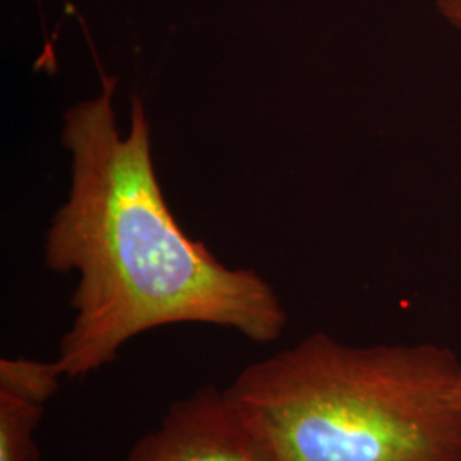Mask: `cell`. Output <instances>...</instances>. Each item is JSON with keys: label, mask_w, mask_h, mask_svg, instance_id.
Returning <instances> with one entry per match:
<instances>
[{"label": "cell", "mask_w": 461, "mask_h": 461, "mask_svg": "<svg viewBox=\"0 0 461 461\" xmlns=\"http://www.w3.org/2000/svg\"><path fill=\"white\" fill-rule=\"evenodd\" d=\"M99 79L98 96L64 115L70 192L45 238L50 270L79 274L76 316L55 359L62 376L86 378L113 363L133 337L166 325L205 323L257 344L276 342L287 323L276 291L183 232L154 171L144 103L133 96L131 129L122 135L118 77Z\"/></svg>", "instance_id": "cell-1"}, {"label": "cell", "mask_w": 461, "mask_h": 461, "mask_svg": "<svg viewBox=\"0 0 461 461\" xmlns=\"http://www.w3.org/2000/svg\"><path fill=\"white\" fill-rule=\"evenodd\" d=\"M461 361L445 347L316 333L224 390L276 461H461Z\"/></svg>", "instance_id": "cell-2"}, {"label": "cell", "mask_w": 461, "mask_h": 461, "mask_svg": "<svg viewBox=\"0 0 461 461\" xmlns=\"http://www.w3.org/2000/svg\"><path fill=\"white\" fill-rule=\"evenodd\" d=\"M118 461H276L224 390L200 388L175 402L159 426L144 434Z\"/></svg>", "instance_id": "cell-3"}, {"label": "cell", "mask_w": 461, "mask_h": 461, "mask_svg": "<svg viewBox=\"0 0 461 461\" xmlns=\"http://www.w3.org/2000/svg\"><path fill=\"white\" fill-rule=\"evenodd\" d=\"M45 407L0 393V461H40L34 430L43 419Z\"/></svg>", "instance_id": "cell-4"}, {"label": "cell", "mask_w": 461, "mask_h": 461, "mask_svg": "<svg viewBox=\"0 0 461 461\" xmlns=\"http://www.w3.org/2000/svg\"><path fill=\"white\" fill-rule=\"evenodd\" d=\"M62 373L53 363L30 359H2L0 361V393L47 405L59 392Z\"/></svg>", "instance_id": "cell-5"}, {"label": "cell", "mask_w": 461, "mask_h": 461, "mask_svg": "<svg viewBox=\"0 0 461 461\" xmlns=\"http://www.w3.org/2000/svg\"><path fill=\"white\" fill-rule=\"evenodd\" d=\"M449 23L455 24L458 30H461V0H453L451 5H449Z\"/></svg>", "instance_id": "cell-6"}, {"label": "cell", "mask_w": 461, "mask_h": 461, "mask_svg": "<svg viewBox=\"0 0 461 461\" xmlns=\"http://www.w3.org/2000/svg\"><path fill=\"white\" fill-rule=\"evenodd\" d=\"M455 398H456V403L461 407V367H460V376H458V381H456V390H455Z\"/></svg>", "instance_id": "cell-7"}]
</instances>
